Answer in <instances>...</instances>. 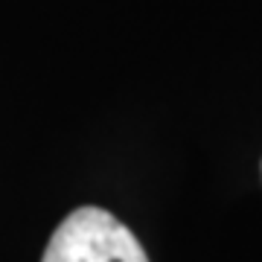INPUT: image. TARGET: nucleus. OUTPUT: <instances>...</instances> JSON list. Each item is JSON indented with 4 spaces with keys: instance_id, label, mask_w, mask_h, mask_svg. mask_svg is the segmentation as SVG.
Here are the masks:
<instances>
[{
    "instance_id": "obj_1",
    "label": "nucleus",
    "mask_w": 262,
    "mask_h": 262,
    "mask_svg": "<svg viewBox=\"0 0 262 262\" xmlns=\"http://www.w3.org/2000/svg\"><path fill=\"white\" fill-rule=\"evenodd\" d=\"M41 262H149V256L117 215L79 207L56 227Z\"/></svg>"
}]
</instances>
